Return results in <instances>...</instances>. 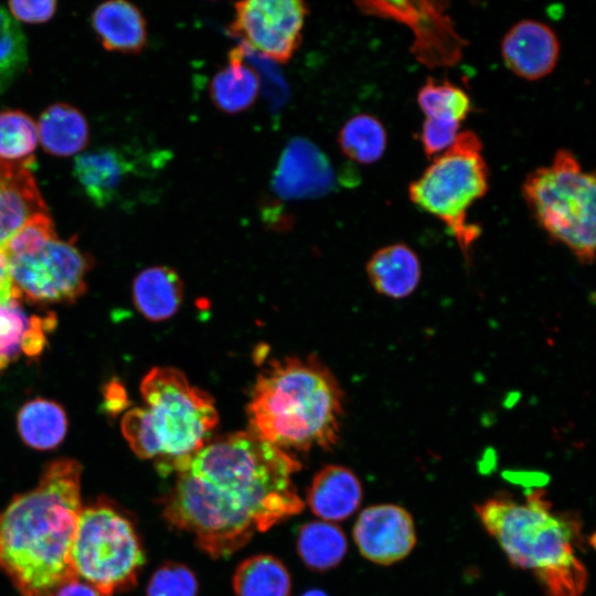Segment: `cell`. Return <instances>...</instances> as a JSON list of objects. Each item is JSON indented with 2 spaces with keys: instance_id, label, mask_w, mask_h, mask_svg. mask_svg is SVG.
Masks as SVG:
<instances>
[{
  "instance_id": "28",
  "label": "cell",
  "mask_w": 596,
  "mask_h": 596,
  "mask_svg": "<svg viewBox=\"0 0 596 596\" xmlns=\"http://www.w3.org/2000/svg\"><path fill=\"white\" fill-rule=\"evenodd\" d=\"M417 103L425 118L461 125L471 110L468 94L447 79L428 77L417 93Z\"/></svg>"
},
{
  "instance_id": "1",
  "label": "cell",
  "mask_w": 596,
  "mask_h": 596,
  "mask_svg": "<svg viewBox=\"0 0 596 596\" xmlns=\"http://www.w3.org/2000/svg\"><path fill=\"white\" fill-rule=\"evenodd\" d=\"M299 469L290 454L251 432L221 436L172 466L163 518L210 557H228L302 510L292 481Z\"/></svg>"
},
{
  "instance_id": "11",
  "label": "cell",
  "mask_w": 596,
  "mask_h": 596,
  "mask_svg": "<svg viewBox=\"0 0 596 596\" xmlns=\"http://www.w3.org/2000/svg\"><path fill=\"white\" fill-rule=\"evenodd\" d=\"M365 14L394 19L415 34L412 52L427 66L450 65L462 53L465 40L457 33L443 1H360Z\"/></svg>"
},
{
  "instance_id": "26",
  "label": "cell",
  "mask_w": 596,
  "mask_h": 596,
  "mask_svg": "<svg viewBox=\"0 0 596 596\" xmlns=\"http://www.w3.org/2000/svg\"><path fill=\"white\" fill-rule=\"evenodd\" d=\"M296 545L305 565L319 572L339 565L348 550L342 530L327 521H313L301 525Z\"/></svg>"
},
{
  "instance_id": "27",
  "label": "cell",
  "mask_w": 596,
  "mask_h": 596,
  "mask_svg": "<svg viewBox=\"0 0 596 596\" xmlns=\"http://www.w3.org/2000/svg\"><path fill=\"white\" fill-rule=\"evenodd\" d=\"M338 143L349 159L361 164H371L383 157L387 146V132L375 116L356 114L341 127Z\"/></svg>"
},
{
  "instance_id": "12",
  "label": "cell",
  "mask_w": 596,
  "mask_h": 596,
  "mask_svg": "<svg viewBox=\"0 0 596 596\" xmlns=\"http://www.w3.org/2000/svg\"><path fill=\"white\" fill-rule=\"evenodd\" d=\"M360 553L380 565H391L406 557L416 544L412 515L396 504H376L364 509L353 526Z\"/></svg>"
},
{
  "instance_id": "7",
  "label": "cell",
  "mask_w": 596,
  "mask_h": 596,
  "mask_svg": "<svg viewBox=\"0 0 596 596\" xmlns=\"http://www.w3.org/2000/svg\"><path fill=\"white\" fill-rule=\"evenodd\" d=\"M140 392L158 445L156 467L162 476H168L178 460L209 441L217 425V411L206 392L171 366L151 369L141 381Z\"/></svg>"
},
{
  "instance_id": "39",
  "label": "cell",
  "mask_w": 596,
  "mask_h": 596,
  "mask_svg": "<svg viewBox=\"0 0 596 596\" xmlns=\"http://www.w3.org/2000/svg\"><path fill=\"white\" fill-rule=\"evenodd\" d=\"M301 596H328V595L321 589H310L304 593Z\"/></svg>"
},
{
  "instance_id": "5",
  "label": "cell",
  "mask_w": 596,
  "mask_h": 596,
  "mask_svg": "<svg viewBox=\"0 0 596 596\" xmlns=\"http://www.w3.org/2000/svg\"><path fill=\"white\" fill-rule=\"evenodd\" d=\"M522 195L541 228L567 247L583 264H592L596 247V178L568 149L551 163L526 174Z\"/></svg>"
},
{
  "instance_id": "3",
  "label": "cell",
  "mask_w": 596,
  "mask_h": 596,
  "mask_svg": "<svg viewBox=\"0 0 596 596\" xmlns=\"http://www.w3.org/2000/svg\"><path fill=\"white\" fill-rule=\"evenodd\" d=\"M342 413L341 387L315 356L273 361L258 375L247 406L249 432L283 450L332 448Z\"/></svg>"
},
{
  "instance_id": "22",
  "label": "cell",
  "mask_w": 596,
  "mask_h": 596,
  "mask_svg": "<svg viewBox=\"0 0 596 596\" xmlns=\"http://www.w3.org/2000/svg\"><path fill=\"white\" fill-rule=\"evenodd\" d=\"M257 73L243 61V50L234 49L228 63L216 72L210 83V97L221 111L235 115L248 109L259 93Z\"/></svg>"
},
{
  "instance_id": "33",
  "label": "cell",
  "mask_w": 596,
  "mask_h": 596,
  "mask_svg": "<svg viewBox=\"0 0 596 596\" xmlns=\"http://www.w3.org/2000/svg\"><path fill=\"white\" fill-rule=\"evenodd\" d=\"M121 433L131 450L141 459H156L158 445L151 418L146 407H132L125 412L120 422Z\"/></svg>"
},
{
  "instance_id": "38",
  "label": "cell",
  "mask_w": 596,
  "mask_h": 596,
  "mask_svg": "<svg viewBox=\"0 0 596 596\" xmlns=\"http://www.w3.org/2000/svg\"><path fill=\"white\" fill-rule=\"evenodd\" d=\"M52 596H103L100 592L88 582L73 577L60 585Z\"/></svg>"
},
{
  "instance_id": "32",
  "label": "cell",
  "mask_w": 596,
  "mask_h": 596,
  "mask_svg": "<svg viewBox=\"0 0 596 596\" xmlns=\"http://www.w3.org/2000/svg\"><path fill=\"white\" fill-rule=\"evenodd\" d=\"M199 583L185 565L174 562L162 564L149 579L147 596H196Z\"/></svg>"
},
{
  "instance_id": "19",
  "label": "cell",
  "mask_w": 596,
  "mask_h": 596,
  "mask_svg": "<svg viewBox=\"0 0 596 596\" xmlns=\"http://www.w3.org/2000/svg\"><path fill=\"white\" fill-rule=\"evenodd\" d=\"M366 276L374 290L391 299L411 296L419 285L422 266L417 254L404 243L377 249L366 263Z\"/></svg>"
},
{
  "instance_id": "34",
  "label": "cell",
  "mask_w": 596,
  "mask_h": 596,
  "mask_svg": "<svg viewBox=\"0 0 596 596\" xmlns=\"http://www.w3.org/2000/svg\"><path fill=\"white\" fill-rule=\"evenodd\" d=\"M460 132V125L425 118L421 129V143L427 157H435L448 149Z\"/></svg>"
},
{
  "instance_id": "18",
  "label": "cell",
  "mask_w": 596,
  "mask_h": 596,
  "mask_svg": "<svg viewBox=\"0 0 596 596\" xmlns=\"http://www.w3.org/2000/svg\"><path fill=\"white\" fill-rule=\"evenodd\" d=\"M361 500L360 480L352 470L338 465H329L319 470L307 492L311 511L327 522L349 518Z\"/></svg>"
},
{
  "instance_id": "16",
  "label": "cell",
  "mask_w": 596,
  "mask_h": 596,
  "mask_svg": "<svg viewBox=\"0 0 596 596\" xmlns=\"http://www.w3.org/2000/svg\"><path fill=\"white\" fill-rule=\"evenodd\" d=\"M135 166L128 156L114 147L84 152L74 161V177L87 198L103 207L114 203Z\"/></svg>"
},
{
  "instance_id": "23",
  "label": "cell",
  "mask_w": 596,
  "mask_h": 596,
  "mask_svg": "<svg viewBox=\"0 0 596 596\" xmlns=\"http://www.w3.org/2000/svg\"><path fill=\"white\" fill-rule=\"evenodd\" d=\"M38 135L46 152L68 157L86 147L89 130L85 117L77 108L57 103L42 113Z\"/></svg>"
},
{
  "instance_id": "29",
  "label": "cell",
  "mask_w": 596,
  "mask_h": 596,
  "mask_svg": "<svg viewBox=\"0 0 596 596\" xmlns=\"http://www.w3.org/2000/svg\"><path fill=\"white\" fill-rule=\"evenodd\" d=\"M38 126L21 110L0 111V160L11 163H31L38 145Z\"/></svg>"
},
{
  "instance_id": "8",
  "label": "cell",
  "mask_w": 596,
  "mask_h": 596,
  "mask_svg": "<svg viewBox=\"0 0 596 596\" xmlns=\"http://www.w3.org/2000/svg\"><path fill=\"white\" fill-rule=\"evenodd\" d=\"M146 562L132 522L105 502L83 507L72 549L76 575L103 596L135 586Z\"/></svg>"
},
{
  "instance_id": "37",
  "label": "cell",
  "mask_w": 596,
  "mask_h": 596,
  "mask_svg": "<svg viewBox=\"0 0 596 596\" xmlns=\"http://www.w3.org/2000/svg\"><path fill=\"white\" fill-rule=\"evenodd\" d=\"M15 298H21V295L13 284L7 253L0 246V304H6Z\"/></svg>"
},
{
  "instance_id": "21",
  "label": "cell",
  "mask_w": 596,
  "mask_h": 596,
  "mask_svg": "<svg viewBox=\"0 0 596 596\" xmlns=\"http://www.w3.org/2000/svg\"><path fill=\"white\" fill-rule=\"evenodd\" d=\"M183 283L168 266H152L140 272L132 284V300L147 319L162 321L171 318L183 300Z\"/></svg>"
},
{
  "instance_id": "40",
  "label": "cell",
  "mask_w": 596,
  "mask_h": 596,
  "mask_svg": "<svg viewBox=\"0 0 596 596\" xmlns=\"http://www.w3.org/2000/svg\"><path fill=\"white\" fill-rule=\"evenodd\" d=\"M22 596H25V595H22Z\"/></svg>"
},
{
  "instance_id": "6",
  "label": "cell",
  "mask_w": 596,
  "mask_h": 596,
  "mask_svg": "<svg viewBox=\"0 0 596 596\" xmlns=\"http://www.w3.org/2000/svg\"><path fill=\"white\" fill-rule=\"evenodd\" d=\"M488 189L489 168L482 142L473 131L464 130L409 183L408 198L446 225L468 258L481 233L478 226L468 223V210Z\"/></svg>"
},
{
  "instance_id": "31",
  "label": "cell",
  "mask_w": 596,
  "mask_h": 596,
  "mask_svg": "<svg viewBox=\"0 0 596 596\" xmlns=\"http://www.w3.org/2000/svg\"><path fill=\"white\" fill-rule=\"evenodd\" d=\"M49 212L31 216L3 245L8 258L31 256L56 238Z\"/></svg>"
},
{
  "instance_id": "25",
  "label": "cell",
  "mask_w": 596,
  "mask_h": 596,
  "mask_svg": "<svg viewBox=\"0 0 596 596\" xmlns=\"http://www.w3.org/2000/svg\"><path fill=\"white\" fill-rule=\"evenodd\" d=\"M236 596H289L291 577L281 561L269 554L244 560L233 575Z\"/></svg>"
},
{
  "instance_id": "14",
  "label": "cell",
  "mask_w": 596,
  "mask_h": 596,
  "mask_svg": "<svg viewBox=\"0 0 596 596\" xmlns=\"http://www.w3.org/2000/svg\"><path fill=\"white\" fill-rule=\"evenodd\" d=\"M333 183L327 158L305 140L292 141L283 153L274 178L276 192L288 199L315 196Z\"/></svg>"
},
{
  "instance_id": "4",
  "label": "cell",
  "mask_w": 596,
  "mask_h": 596,
  "mask_svg": "<svg viewBox=\"0 0 596 596\" xmlns=\"http://www.w3.org/2000/svg\"><path fill=\"white\" fill-rule=\"evenodd\" d=\"M475 509L510 563L530 571L546 596H582L587 571L576 553L579 522L555 511L543 490L530 491L524 500L498 494Z\"/></svg>"
},
{
  "instance_id": "35",
  "label": "cell",
  "mask_w": 596,
  "mask_h": 596,
  "mask_svg": "<svg viewBox=\"0 0 596 596\" xmlns=\"http://www.w3.org/2000/svg\"><path fill=\"white\" fill-rule=\"evenodd\" d=\"M9 8L14 18L28 23L49 21L56 11V1H10Z\"/></svg>"
},
{
  "instance_id": "9",
  "label": "cell",
  "mask_w": 596,
  "mask_h": 596,
  "mask_svg": "<svg viewBox=\"0 0 596 596\" xmlns=\"http://www.w3.org/2000/svg\"><path fill=\"white\" fill-rule=\"evenodd\" d=\"M10 274L22 298L39 304H65L86 290L92 262L75 238H54L39 253L8 258Z\"/></svg>"
},
{
  "instance_id": "24",
  "label": "cell",
  "mask_w": 596,
  "mask_h": 596,
  "mask_svg": "<svg viewBox=\"0 0 596 596\" xmlns=\"http://www.w3.org/2000/svg\"><path fill=\"white\" fill-rule=\"evenodd\" d=\"M67 415L55 401L36 397L28 401L17 416L18 433L22 441L36 450L56 448L67 433Z\"/></svg>"
},
{
  "instance_id": "13",
  "label": "cell",
  "mask_w": 596,
  "mask_h": 596,
  "mask_svg": "<svg viewBox=\"0 0 596 596\" xmlns=\"http://www.w3.org/2000/svg\"><path fill=\"white\" fill-rule=\"evenodd\" d=\"M501 56L513 74L526 81H536L555 68L560 41L555 31L545 22L523 19L504 34Z\"/></svg>"
},
{
  "instance_id": "36",
  "label": "cell",
  "mask_w": 596,
  "mask_h": 596,
  "mask_svg": "<svg viewBox=\"0 0 596 596\" xmlns=\"http://www.w3.org/2000/svg\"><path fill=\"white\" fill-rule=\"evenodd\" d=\"M129 406L127 391L123 383L117 379L109 380L103 386V403L104 413L110 416H116Z\"/></svg>"
},
{
  "instance_id": "15",
  "label": "cell",
  "mask_w": 596,
  "mask_h": 596,
  "mask_svg": "<svg viewBox=\"0 0 596 596\" xmlns=\"http://www.w3.org/2000/svg\"><path fill=\"white\" fill-rule=\"evenodd\" d=\"M30 164L0 160V246L31 216L47 212Z\"/></svg>"
},
{
  "instance_id": "17",
  "label": "cell",
  "mask_w": 596,
  "mask_h": 596,
  "mask_svg": "<svg viewBox=\"0 0 596 596\" xmlns=\"http://www.w3.org/2000/svg\"><path fill=\"white\" fill-rule=\"evenodd\" d=\"M22 298L0 304V371L6 369L20 354L39 356L44 350L46 336L55 328L53 313L29 316Z\"/></svg>"
},
{
  "instance_id": "20",
  "label": "cell",
  "mask_w": 596,
  "mask_h": 596,
  "mask_svg": "<svg viewBox=\"0 0 596 596\" xmlns=\"http://www.w3.org/2000/svg\"><path fill=\"white\" fill-rule=\"evenodd\" d=\"M92 25L108 51L136 54L147 43L143 15L136 6L124 0L99 4L92 14Z\"/></svg>"
},
{
  "instance_id": "30",
  "label": "cell",
  "mask_w": 596,
  "mask_h": 596,
  "mask_svg": "<svg viewBox=\"0 0 596 596\" xmlns=\"http://www.w3.org/2000/svg\"><path fill=\"white\" fill-rule=\"evenodd\" d=\"M26 63L25 36L18 22L0 7V94L24 71Z\"/></svg>"
},
{
  "instance_id": "10",
  "label": "cell",
  "mask_w": 596,
  "mask_h": 596,
  "mask_svg": "<svg viewBox=\"0 0 596 596\" xmlns=\"http://www.w3.org/2000/svg\"><path fill=\"white\" fill-rule=\"evenodd\" d=\"M232 33L275 62L298 50L309 8L300 0H247L234 4Z\"/></svg>"
},
{
  "instance_id": "2",
  "label": "cell",
  "mask_w": 596,
  "mask_h": 596,
  "mask_svg": "<svg viewBox=\"0 0 596 596\" xmlns=\"http://www.w3.org/2000/svg\"><path fill=\"white\" fill-rule=\"evenodd\" d=\"M81 464L49 462L38 485L0 513V568L25 596H52L76 577L72 549L81 511Z\"/></svg>"
}]
</instances>
